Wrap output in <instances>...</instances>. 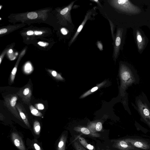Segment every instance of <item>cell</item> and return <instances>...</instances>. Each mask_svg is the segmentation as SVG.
Listing matches in <instances>:
<instances>
[{
	"mask_svg": "<svg viewBox=\"0 0 150 150\" xmlns=\"http://www.w3.org/2000/svg\"><path fill=\"white\" fill-rule=\"evenodd\" d=\"M7 31V29L6 28H3L0 30V34H3L6 33Z\"/></svg>",
	"mask_w": 150,
	"mask_h": 150,
	"instance_id": "83f0119b",
	"label": "cell"
},
{
	"mask_svg": "<svg viewBox=\"0 0 150 150\" xmlns=\"http://www.w3.org/2000/svg\"><path fill=\"white\" fill-rule=\"evenodd\" d=\"M33 68L31 64L29 63H27L24 68V72L26 74H30L33 71Z\"/></svg>",
	"mask_w": 150,
	"mask_h": 150,
	"instance_id": "ffe728a7",
	"label": "cell"
},
{
	"mask_svg": "<svg viewBox=\"0 0 150 150\" xmlns=\"http://www.w3.org/2000/svg\"><path fill=\"white\" fill-rule=\"evenodd\" d=\"M61 31L63 35H66L67 33V30L64 28H62L61 30Z\"/></svg>",
	"mask_w": 150,
	"mask_h": 150,
	"instance_id": "4316f807",
	"label": "cell"
},
{
	"mask_svg": "<svg viewBox=\"0 0 150 150\" xmlns=\"http://www.w3.org/2000/svg\"><path fill=\"white\" fill-rule=\"evenodd\" d=\"M38 44L40 46H45L46 45L45 43L41 42H39L38 43Z\"/></svg>",
	"mask_w": 150,
	"mask_h": 150,
	"instance_id": "4dcf8cb0",
	"label": "cell"
},
{
	"mask_svg": "<svg viewBox=\"0 0 150 150\" xmlns=\"http://www.w3.org/2000/svg\"><path fill=\"white\" fill-rule=\"evenodd\" d=\"M87 127L92 131L96 132H101L103 129L102 125L100 122H90L88 124Z\"/></svg>",
	"mask_w": 150,
	"mask_h": 150,
	"instance_id": "5bb4252c",
	"label": "cell"
},
{
	"mask_svg": "<svg viewBox=\"0 0 150 150\" xmlns=\"http://www.w3.org/2000/svg\"><path fill=\"white\" fill-rule=\"evenodd\" d=\"M125 139L127 142L136 148L142 150H150V141L148 139L134 137Z\"/></svg>",
	"mask_w": 150,
	"mask_h": 150,
	"instance_id": "5b68a950",
	"label": "cell"
},
{
	"mask_svg": "<svg viewBox=\"0 0 150 150\" xmlns=\"http://www.w3.org/2000/svg\"><path fill=\"white\" fill-rule=\"evenodd\" d=\"M67 140V135L64 134H62L58 142L57 150H65Z\"/></svg>",
	"mask_w": 150,
	"mask_h": 150,
	"instance_id": "9a60e30c",
	"label": "cell"
},
{
	"mask_svg": "<svg viewBox=\"0 0 150 150\" xmlns=\"http://www.w3.org/2000/svg\"><path fill=\"white\" fill-rule=\"evenodd\" d=\"M11 138L15 145L19 150H26L22 139L18 133L12 132L11 134Z\"/></svg>",
	"mask_w": 150,
	"mask_h": 150,
	"instance_id": "9c48e42d",
	"label": "cell"
},
{
	"mask_svg": "<svg viewBox=\"0 0 150 150\" xmlns=\"http://www.w3.org/2000/svg\"><path fill=\"white\" fill-rule=\"evenodd\" d=\"M35 106L36 109L39 110H42L44 109V106L43 104L41 103L36 104L35 105Z\"/></svg>",
	"mask_w": 150,
	"mask_h": 150,
	"instance_id": "cb8c5ba5",
	"label": "cell"
},
{
	"mask_svg": "<svg viewBox=\"0 0 150 150\" xmlns=\"http://www.w3.org/2000/svg\"><path fill=\"white\" fill-rule=\"evenodd\" d=\"M33 146L35 150H42L40 146L36 143H34Z\"/></svg>",
	"mask_w": 150,
	"mask_h": 150,
	"instance_id": "d4e9b609",
	"label": "cell"
},
{
	"mask_svg": "<svg viewBox=\"0 0 150 150\" xmlns=\"http://www.w3.org/2000/svg\"><path fill=\"white\" fill-rule=\"evenodd\" d=\"M13 52V50L12 49H10L9 51V52L10 53H12Z\"/></svg>",
	"mask_w": 150,
	"mask_h": 150,
	"instance_id": "836d02e7",
	"label": "cell"
},
{
	"mask_svg": "<svg viewBox=\"0 0 150 150\" xmlns=\"http://www.w3.org/2000/svg\"><path fill=\"white\" fill-rule=\"evenodd\" d=\"M74 129V131L77 132L91 137H99L100 136V134L92 131L87 127L78 126L75 127Z\"/></svg>",
	"mask_w": 150,
	"mask_h": 150,
	"instance_id": "8fae6325",
	"label": "cell"
},
{
	"mask_svg": "<svg viewBox=\"0 0 150 150\" xmlns=\"http://www.w3.org/2000/svg\"><path fill=\"white\" fill-rule=\"evenodd\" d=\"M112 6L121 11L130 14H136L141 12L140 9L128 0H114L109 1Z\"/></svg>",
	"mask_w": 150,
	"mask_h": 150,
	"instance_id": "3957f363",
	"label": "cell"
},
{
	"mask_svg": "<svg viewBox=\"0 0 150 150\" xmlns=\"http://www.w3.org/2000/svg\"><path fill=\"white\" fill-rule=\"evenodd\" d=\"M47 71L55 79L58 80H63V78L61 75L55 71L49 69L47 70Z\"/></svg>",
	"mask_w": 150,
	"mask_h": 150,
	"instance_id": "e0dca14e",
	"label": "cell"
},
{
	"mask_svg": "<svg viewBox=\"0 0 150 150\" xmlns=\"http://www.w3.org/2000/svg\"><path fill=\"white\" fill-rule=\"evenodd\" d=\"M16 107L22 120L28 127H30L28 115L24 106L20 103H17L16 105Z\"/></svg>",
	"mask_w": 150,
	"mask_h": 150,
	"instance_id": "30bf717a",
	"label": "cell"
},
{
	"mask_svg": "<svg viewBox=\"0 0 150 150\" xmlns=\"http://www.w3.org/2000/svg\"><path fill=\"white\" fill-rule=\"evenodd\" d=\"M18 96L16 94H10L4 97V105L16 117L22 121L16 107Z\"/></svg>",
	"mask_w": 150,
	"mask_h": 150,
	"instance_id": "277c9868",
	"label": "cell"
},
{
	"mask_svg": "<svg viewBox=\"0 0 150 150\" xmlns=\"http://www.w3.org/2000/svg\"><path fill=\"white\" fill-rule=\"evenodd\" d=\"M120 76L121 81V94L124 97L128 105L127 94L126 91L128 87L133 84L139 83L140 79L137 71L131 65L121 64L120 66Z\"/></svg>",
	"mask_w": 150,
	"mask_h": 150,
	"instance_id": "6da1fadb",
	"label": "cell"
},
{
	"mask_svg": "<svg viewBox=\"0 0 150 150\" xmlns=\"http://www.w3.org/2000/svg\"><path fill=\"white\" fill-rule=\"evenodd\" d=\"M132 105L140 116V120L146 124L150 128V103L146 94L142 92L136 97L135 103Z\"/></svg>",
	"mask_w": 150,
	"mask_h": 150,
	"instance_id": "7a4b0ae2",
	"label": "cell"
},
{
	"mask_svg": "<svg viewBox=\"0 0 150 150\" xmlns=\"http://www.w3.org/2000/svg\"><path fill=\"white\" fill-rule=\"evenodd\" d=\"M16 94L24 103L28 105L30 103L32 95L31 85L28 83L20 88Z\"/></svg>",
	"mask_w": 150,
	"mask_h": 150,
	"instance_id": "8992f818",
	"label": "cell"
},
{
	"mask_svg": "<svg viewBox=\"0 0 150 150\" xmlns=\"http://www.w3.org/2000/svg\"><path fill=\"white\" fill-rule=\"evenodd\" d=\"M79 141L81 145L85 148L89 150H95L94 146L88 143L86 140L81 136L78 137Z\"/></svg>",
	"mask_w": 150,
	"mask_h": 150,
	"instance_id": "2e32d148",
	"label": "cell"
},
{
	"mask_svg": "<svg viewBox=\"0 0 150 150\" xmlns=\"http://www.w3.org/2000/svg\"><path fill=\"white\" fill-rule=\"evenodd\" d=\"M123 32L122 28H119L117 30L114 48L113 56L116 59L118 55Z\"/></svg>",
	"mask_w": 150,
	"mask_h": 150,
	"instance_id": "ba28073f",
	"label": "cell"
},
{
	"mask_svg": "<svg viewBox=\"0 0 150 150\" xmlns=\"http://www.w3.org/2000/svg\"><path fill=\"white\" fill-rule=\"evenodd\" d=\"M72 5V4H70L69 7L65 8L62 9L60 12V14L62 15H64L66 13L69 11V8L71 7Z\"/></svg>",
	"mask_w": 150,
	"mask_h": 150,
	"instance_id": "603a6c76",
	"label": "cell"
},
{
	"mask_svg": "<svg viewBox=\"0 0 150 150\" xmlns=\"http://www.w3.org/2000/svg\"><path fill=\"white\" fill-rule=\"evenodd\" d=\"M73 144L74 147L76 150H86L76 140H75L74 141Z\"/></svg>",
	"mask_w": 150,
	"mask_h": 150,
	"instance_id": "44dd1931",
	"label": "cell"
},
{
	"mask_svg": "<svg viewBox=\"0 0 150 150\" xmlns=\"http://www.w3.org/2000/svg\"><path fill=\"white\" fill-rule=\"evenodd\" d=\"M34 32L32 30H29L27 32V34L28 35H31L33 34Z\"/></svg>",
	"mask_w": 150,
	"mask_h": 150,
	"instance_id": "f546056e",
	"label": "cell"
},
{
	"mask_svg": "<svg viewBox=\"0 0 150 150\" xmlns=\"http://www.w3.org/2000/svg\"><path fill=\"white\" fill-rule=\"evenodd\" d=\"M91 1L97 3L98 4H100L99 1L98 0H93Z\"/></svg>",
	"mask_w": 150,
	"mask_h": 150,
	"instance_id": "d6a6232c",
	"label": "cell"
},
{
	"mask_svg": "<svg viewBox=\"0 0 150 150\" xmlns=\"http://www.w3.org/2000/svg\"><path fill=\"white\" fill-rule=\"evenodd\" d=\"M29 108L30 112L33 115L38 117L42 116V114L32 105H30Z\"/></svg>",
	"mask_w": 150,
	"mask_h": 150,
	"instance_id": "ac0fdd59",
	"label": "cell"
},
{
	"mask_svg": "<svg viewBox=\"0 0 150 150\" xmlns=\"http://www.w3.org/2000/svg\"><path fill=\"white\" fill-rule=\"evenodd\" d=\"M112 141L114 142L112 146L120 150H140L130 144L125 138L114 139Z\"/></svg>",
	"mask_w": 150,
	"mask_h": 150,
	"instance_id": "52a82bcc",
	"label": "cell"
},
{
	"mask_svg": "<svg viewBox=\"0 0 150 150\" xmlns=\"http://www.w3.org/2000/svg\"><path fill=\"white\" fill-rule=\"evenodd\" d=\"M33 129L35 134L38 135L40 131V125L39 122L37 120L35 121L33 124Z\"/></svg>",
	"mask_w": 150,
	"mask_h": 150,
	"instance_id": "d6986e66",
	"label": "cell"
},
{
	"mask_svg": "<svg viewBox=\"0 0 150 150\" xmlns=\"http://www.w3.org/2000/svg\"><path fill=\"white\" fill-rule=\"evenodd\" d=\"M38 16L37 13L34 12L29 13L27 15V17L30 19H34L36 18Z\"/></svg>",
	"mask_w": 150,
	"mask_h": 150,
	"instance_id": "7402d4cb",
	"label": "cell"
},
{
	"mask_svg": "<svg viewBox=\"0 0 150 150\" xmlns=\"http://www.w3.org/2000/svg\"><path fill=\"white\" fill-rule=\"evenodd\" d=\"M97 45L98 47L99 50H103V46L101 43L100 41H98L97 43Z\"/></svg>",
	"mask_w": 150,
	"mask_h": 150,
	"instance_id": "484cf974",
	"label": "cell"
},
{
	"mask_svg": "<svg viewBox=\"0 0 150 150\" xmlns=\"http://www.w3.org/2000/svg\"><path fill=\"white\" fill-rule=\"evenodd\" d=\"M136 38L138 49L139 51H142L144 48L146 40L141 32L138 30L136 31Z\"/></svg>",
	"mask_w": 150,
	"mask_h": 150,
	"instance_id": "7c38bea8",
	"label": "cell"
},
{
	"mask_svg": "<svg viewBox=\"0 0 150 150\" xmlns=\"http://www.w3.org/2000/svg\"><path fill=\"white\" fill-rule=\"evenodd\" d=\"M98 88V87L97 86H96L93 88L91 90V92H94L96 91Z\"/></svg>",
	"mask_w": 150,
	"mask_h": 150,
	"instance_id": "f1b7e54d",
	"label": "cell"
},
{
	"mask_svg": "<svg viewBox=\"0 0 150 150\" xmlns=\"http://www.w3.org/2000/svg\"><path fill=\"white\" fill-rule=\"evenodd\" d=\"M91 13V12L90 11L86 13V15L85 16L84 20L81 23V24L79 25L77 30L76 32L73 37L71 39L70 42V44H72L74 41L79 33L81 30L84 25L86 23L87 20H88V19L90 18V16Z\"/></svg>",
	"mask_w": 150,
	"mask_h": 150,
	"instance_id": "4fadbf2b",
	"label": "cell"
},
{
	"mask_svg": "<svg viewBox=\"0 0 150 150\" xmlns=\"http://www.w3.org/2000/svg\"><path fill=\"white\" fill-rule=\"evenodd\" d=\"M35 34L36 35H40L42 34V32L40 31H35Z\"/></svg>",
	"mask_w": 150,
	"mask_h": 150,
	"instance_id": "1f68e13d",
	"label": "cell"
}]
</instances>
